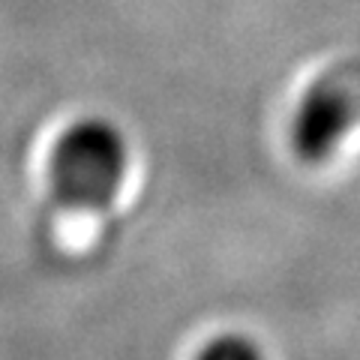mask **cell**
Instances as JSON below:
<instances>
[{
    "label": "cell",
    "mask_w": 360,
    "mask_h": 360,
    "mask_svg": "<svg viewBox=\"0 0 360 360\" xmlns=\"http://www.w3.org/2000/svg\"><path fill=\"white\" fill-rule=\"evenodd\" d=\"M129 174V141L117 123L87 115L54 135L45 180L54 205L70 213H99L117 201Z\"/></svg>",
    "instance_id": "6da1fadb"
},
{
    "label": "cell",
    "mask_w": 360,
    "mask_h": 360,
    "mask_svg": "<svg viewBox=\"0 0 360 360\" xmlns=\"http://www.w3.org/2000/svg\"><path fill=\"white\" fill-rule=\"evenodd\" d=\"M360 103L342 78L324 75L300 94L288 120V148L307 165H321L357 127Z\"/></svg>",
    "instance_id": "7a4b0ae2"
},
{
    "label": "cell",
    "mask_w": 360,
    "mask_h": 360,
    "mask_svg": "<svg viewBox=\"0 0 360 360\" xmlns=\"http://www.w3.org/2000/svg\"><path fill=\"white\" fill-rule=\"evenodd\" d=\"M193 360H267V352L250 333L222 330L201 342Z\"/></svg>",
    "instance_id": "3957f363"
}]
</instances>
